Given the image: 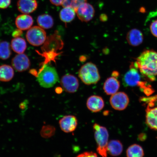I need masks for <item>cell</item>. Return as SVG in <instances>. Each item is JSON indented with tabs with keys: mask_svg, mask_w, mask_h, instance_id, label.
Returning <instances> with one entry per match:
<instances>
[{
	"mask_svg": "<svg viewBox=\"0 0 157 157\" xmlns=\"http://www.w3.org/2000/svg\"><path fill=\"white\" fill-rule=\"evenodd\" d=\"M76 157H98L97 154L93 152H86L78 155Z\"/></svg>",
	"mask_w": 157,
	"mask_h": 157,
	"instance_id": "28",
	"label": "cell"
},
{
	"mask_svg": "<svg viewBox=\"0 0 157 157\" xmlns=\"http://www.w3.org/2000/svg\"><path fill=\"white\" fill-rule=\"evenodd\" d=\"M87 0H65L63 6H70L75 9L81 4L87 2Z\"/></svg>",
	"mask_w": 157,
	"mask_h": 157,
	"instance_id": "26",
	"label": "cell"
},
{
	"mask_svg": "<svg viewBox=\"0 0 157 157\" xmlns=\"http://www.w3.org/2000/svg\"><path fill=\"white\" fill-rule=\"evenodd\" d=\"M120 84L115 77L108 78L105 80L103 86V90L107 95H113L117 93L119 89Z\"/></svg>",
	"mask_w": 157,
	"mask_h": 157,
	"instance_id": "16",
	"label": "cell"
},
{
	"mask_svg": "<svg viewBox=\"0 0 157 157\" xmlns=\"http://www.w3.org/2000/svg\"><path fill=\"white\" fill-rule=\"evenodd\" d=\"M14 76V71L11 66L3 65L0 66V81L9 82Z\"/></svg>",
	"mask_w": 157,
	"mask_h": 157,
	"instance_id": "20",
	"label": "cell"
},
{
	"mask_svg": "<svg viewBox=\"0 0 157 157\" xmlns=\"http://www.w3.org/2000/svg\"><path fill=\"white\" fill-rule=\"evenodd\" d=\"M76 14L80 21L88 22L93 18L95 10L93 6L87 2L81 4L75 9Z\"/></svg>",
	"mask_w": 157,
	"mask_h": 157,
	"instance_id": "8",
	"label": "cell"
},
{
	"mask_svg": "<svg viewBox=\"0 0 157 157\" xmlns=\"http://www.w3.org/2000/svg\"><path fill=\"white\" fill-rule=\"evenodd\" d=\"M18 10L24 14H29L34 12L38 7L36 0H19L17 3Z\"/></svg>",
	"mask_w": 157,
	"mask_h": 157,
	"instance_id": "14",
	"label": "cell"
},
{
	"mask_svg": "<svg viewBox=\"0 0 157 157\" xmlns=\"http://www.w3.org/2000/svg\"><path fill=\"white\" fill-rule=\"evenodd\" d=\"M56 128L51 125L43 126L40 131L41 136L45 139L50 138L53 136L56 133Z\"/></svg>",
	"mask_w": 157,
	"mask_h": 157,
	"instance_id": "25",
	"label": "cell"
},
{
	"mask_svg": "<svg viewBox=\"0 0 157 157\" xmlns=\"http://www.w3.org/2000/svg\"><path fill=\"white\" fill-rule=\"evenodd\" d=\"M11 0H0V9L7 8L10 5Z\"/></svg>",
	"mask_w": 157,
	"mask_h": 157,
	"instance_id": "29",
	"label": "cell"
},
{
	"mask_svg": "<svg viewBox=\"0 0 157 157\" xmlns=\"http://www.w3.org/2000/svg\"><path fill=\"white\" fill-rule=\"evenodd\" d=\"M86 105L88 109L93 113H98L102 110L105 102L102 98L99 96L92 95L88 98Z\"/></svg>",
	"mask_w": 157,
	"mask_h": 157,
	"instance_id": "13",
	"label": "cell"
},
{
	"mask_svg": "<svg viewBox=\"0 0 157 157\" xmlns=\"http://www.w3.org/2000/svg\"><path fill=\"white\" fill-rule=\"evenodd\" d=\"M22 34V30L18 29H16V30H15L14 32H13V36L15 38H17V37H19L20 36H21Z\"/></svg>",
	"mask_w": 157,
	"mask_h": 157,
	"instance_id": "31",
	"label": "cell"
},
{
	"mask_svg": "<svg viewBox=\"0 0 157 157\" xmlns=\"http://www.w3.org/2000/svg\"><path fill=\"white\" fill-rule=\"evenodd\" d=\"M11 52L10 45L6 41L0 42V59L6 60L10 56Z\"/></svg>",
	"mask_w": 157,
	"mask_h": 157,
	"instance_id": "24",
	"label": "cell"
},
{
	"mask_svg": "<svg viewBox=\"0 0 157 157\" xmlns=\"http://www.w3.org/2000/svg\"><path fill=\"white\" fill-rule=\"evenodd\" d=\"M139 140L141 141H144L146 140L147 136L144 133H141L139 134L138 136Z\"/></svg>",
	"mask_w": 157,
	"mask_h": 157,
	"instance_id": "32",
	"label": "cell"
},
{
	"mask_svg": "<svg viewBox=\"0 0 157 157\" xmlns=\"http://www.w3.org/2000/svg\"><path fill=\"white\" fill-rule=\"evenodd\" d=\"M126 39L131 46L136 47L143 43V35L142 32L138 29H132L128 33Z\"/></svg>",
	"mask_w": 157,
	"mask_h": 157,
	"instance_id": "15",
	"label": "cell"
},
{
	"mask_svg": "<svg viewBox=\"0 0 157 157\" xmlns=\"http://www.w3.org/2000/svg\"><path fill=\"white\" fill-rule=\"evenodd\" d=\"M140 73L150 81H154L157 75V52L146 50L136 59L134 63Z\"/></svg>",
	"mask_w": 157,
	"mask_h": 157,
	"instance_id": "1",
	"label": "cell"
},
{
	"mask_svg": "<svg viewBox=\"0 0 157 157\" xmlns=\"http://www.w3.org/2000/svg\"><path fill=\"white\" fill-rule=\"evenodd\" d=\"M37 78L40 85L45 88L53 87L59 80L56 69L48 65H45L39 71Z\"/></svg>",
	"mask_w": 157,
	"mask_h": 157,
	"instance_id": "3",
	"label": "cell"
},
{
	"mask_svg": "<svg viewBox=\"0 0 157 157\" xmlns=\"http://www.w3.org/2000/svg\"><path fill=\"white\" fill-rule=\"evenodd\" d=\"M78 76L87 85L97 83L101 79L97 66L91 62L87 63L80 68Z\"/></svg>",
	"mask_w": 157,
	"mask_h": 157,
	"instance_id": "4",
	"label": "cell"
},
{
	"mask_svg": "<svg viewBox=\"0 0 157 157\" xmlns=\"http://www.w3.org/2000/svg\"><path fill=\"white\" fill-rule=\"evenodd\" d=\"M37 21L39 26L44 29L52 28L54 24L53 19L51 16L48 14L39 16Z\"/></svg>",
	"mask_w": 157,
	"mask_h": 157,
	"instance_id": "22",
	"label": "cell"
},
{
	"mask_svg": "<svg viewBox=\"0 0 157 157\" xmlns=\"http://www.w3.org/2000/svg\"><path fill=\"white\" fill-rule=\"evenodd\" d=\"M12 64L17 71L22 72L28 70L31 63L28 56L23 53L16 56L12 60Z\"/></svg>",
	"mask_w": 157,
	"mask_h": 157,
	"instance_id": "12",
	"label": "cell"
},
{
	"mask_svg": "<svg viewBox=\"0 0 157 157\" xmlns=\"http://www.w3.org/2000/svg\"><path fill=\"white\" fill-rule=\"evenodd\" d=\"M148 103L146 109V121L148 127L157 131V96L142 99Z\"/></svg>",
	"mask_w": 157,
	"mask_h": 157,
	"instance_id": "5",
	"label": "cell"
},
{
	"mask_svg": "<svg viewBox=\"0 0 157 157\" xmlns=\"http://www.w3.org/2000/svg\"><path fill=\"white\" fill-rule=\"evenodd\" d=\"M33 24L32 17L27 14L18 16L15 20V25L17 28L21 30H26L31 28Z\"/></svg>",
	"mask_w": 157,
	"mask_h": 157,
	"instance_id": "17",
	"label": "cell"
},
{
	"mask_svg": "<svg viewBox=\"0 0 157 157\" xmlns=\"http://www.w3.org/2000/svg\"><path fill=\"white\" fill-rule=\"evenodd\" d=\"M138 70L134 64L131 65L130 69L123 78L124 83L125 86L133 87L139 85L140 82V76Z\"/></svg>",
	"mask_w": 157,
	"mask_h": 157,
	"instance_id": "10",
	"label": "cell"
},
{
	"mask_svg": "<svg viewBox=\"0 0 157 157\" xmlns=\"http://www.w3.org/2000/svg\"><path fill=\"white\" fill-rule=\"evenodd\" d=\"M144 155L142 147L137 144L131 145L126 151L127 157H143Z\"/></svg>",
	"mask_w": 157,
	"mask_h": 157,
	"instance_id": "23",
	"label": "cell"
},
{
	"mask_svg": "<svg viewBox=\"0 0 157 157\" xmlns=\"http://www.w3.org/2000/svg\"><path fill=\"white\" fill-rule=\"evenodd\" d=\"M78 124L77 118L72 115L64 116L59 121L61 129L66 133L72 132L75 130Z\"/></svg>",
	"mask_w": 157,
	"mask_h": 157,
	"instance_id": "11",
	"label": "cell"
},
{
	"mask_svg": "<svg viewBox=\"0 0 157 157\" xmlns=\"http://www.w3.org/2000/svg\"><path fill=\"white\" fill-rule=\"evenodd\" d=\"M109 102L113 109L117 111H123L128 106L129 100L126 93L120 92L112 95Z\"/></svg>",
	"mask_w": 157,
	"mask_h": 157,
	"instance_id": "7",
	"label": "cell"
},
{
	"mask_svg": "<svg viewBox=\"0 0 157 157\" xmlns=\"http://www.w3.org/2000/svg\"><path fill=\"white\" fill-rule=\"evenodd\" d=\"M75 9L70 7H64L60 11L59 13L60 18L62 21L65 23L71 22L73 20L76 15Z\"/></svg>",
	"mask_w": 157,
	"mask_h": 157,
	"instance_id": "19",
	"label": "cell"
},
{
	"mask_svg": "<svg viewBox=\"0 0 157 157\" xmlns=\"http://www.w3.org/2000/svg\"><path fill=\"white\" fill-rule=\"evenodd\" d=\"M101 19L102 21L103 20V19H104V21L105 20V19H107V17L105 15H101Z\"/></svg>",
	"mask_w": 157,
	"mask_h": 157,
	"instance_id": "33",
	"label": "cell"
},
{
	"mask_svg": "<svg viewBox=\"0 0 157 157\" xmlns=\"http://www.w3.org/2000/svg\"><path fill=\"white\" fill-rule=\"evenodd\" d=\"M94 137L97 143V151L102 157H107V147L109 143V133L105 127L101 126L97 123L93 125Z\"/></svg>",
	"mask_w": 157,
	"mask_h": 157,
	"instance_id": "2",
	"label": "cell"
},
{
	"mask_svg": "<svg viewBox=\"0 0 157 157\" xmlns=\"http://www.w3.org/2000/svg\"><path fill=\"white\" fill-rule=\"evenodd\" d=\"M65 0H50L52 4L56 6L63 5Z\"/></svg>",
	"mask_w": 157,
	"mask_h": 157,
	"instance_id": "30",
	"label": "cell"
},
{
	"mask_svg": "<svg viewBox=\"0 0 157 157\" xmlns=\"http://www.w3.org/2000/svg\"><path fill=\"white\" fill-rule=\"evenodd\" d=\"M60 84L65 91L69 93H74L77 91L79 82L77 78L71 74L64 75L61 79Z\"/></svg>",
	"mask_w": 157,
	"mask_h": 157,
	"instance_id": "9",
	"label": "cell"
},
{
	"mask_svg": "<svg viewBox=\"0 0 157 157\" xmlns=\"http://www.w3.org/2000/svg\"><path fill=\"white\" fill-rule=\"evenodd\" d=\"M123 145L120 141L112 140L108 143L107 153L112 156L116 157L120 155L123 152Z\"/></svg>",
	"mask_w": 157,
	"mask_h": 157,
	"instance_id": "18",
	"label": "cell"
},
{
	"mask_svg": "<svg viewBox=\"0 0 157 157\" xmlns=\"http://www.w3.org/2000/svg\"><path fill=\"white\" fill-rule=\"evenodd\" d=\"M11 47L13 50L18 54H23L27 48V44L24 39L17 37L12 39Z\"/></svg>",
	"mask_w": 157,
	"mask_h": 157,
	"instance_id": "21",
	"label": "cell"
},
{
	"mask_svg": "<svg viewBox=\"0 0 157 157\" xmlns=\"http://www.w3.org/2000/svg\"><path fill=\"white\" fill-rule=\"evenodd\" d=\"M150 29L152 34L157 38V20L153 21L151 24Z\"/></svg>",
	"mask_w": 157,
	"mask_h": 157,
	"instance_id": "27",
	"label": "cell"
},
{
	"mask_svg": "<svg viewBox=\"0 0 157 157\" xmlns=\"http://www.w3.org/2000/svg\"><path fill=\"white\" fill-rule=\"evenodd\" d=\"M26 37L28 42L34 46H41L46 39V31L40 27H31L27 31Z\"/></svg>",
	"mask_w": 157,
	"mask_h": 157,
	"instance_id": "6",
	"label": "cell"
}]
</instances>
